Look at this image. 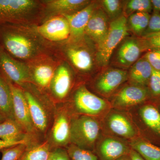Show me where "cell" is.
I'll return each instance as SVG.
<instances>
[{
  "instance_id": "cell-6",
  "label": "cell",
  "mask_w": 160,
  "mask_h": 160,
  "mask_svg": "<svg viewBox=\"0 0 160 160\" xmlns=\"http://www.w3.org/2000/svg\"><path fill=\"white\" fill-rule=\"evenodd\" d=\"M102 133L101 120L87 116L72 115L70 144L93 152Z\"/></svg>"
},
{
  "instance_id": "cell-34",
  "label": "cell",
  "mask_w": 160,
  "mask_h": 160,
  "mask_svg": "<svg viewBox=\"0 0 160 160\" xmlns=\"http://www.w3.org/2000/svg\"><path fill=\"white\" fill-rule=\"evenodd\" d=\"M148 86L150 92L155 97L160 96V71L152 69Z\"/></svg>"
},
{
  "instance_id": "cell-26",
  "label": "cell",
  "mask_w": 160,
  "mask_h": 160,
  "mask_svg": "<svg viewBox=\"0 0 160 160\" xmlns=\"http://www.w3.org/2000/svg\"><path fill=\"white\" fill-rule=\"evenodd\" d=\"M130 147L145 160H160V147L142 137L129 142Z\"/></svg>"
},
{
  "instance_id": "cell-35",
  "label": "cell",
  "mask_w": 160,
  "mask_h": 160,
  "mask_svg": "<svg viewBox=\"0 0 160 160\" xmlns=\"http://www.w3.org/2000/svg\"><path fill=\"white\" fill-rule=\"evenodd\" d=\"M48 160H71L66 148L52 147L50 150Z\"/></svg>"
},
{
  "instance_id": "cell-16",
  "label": "cell",
  "mask_w": 160,
  "mask_h": 160,
  "mask_svg": "<svg viewBox=\"0 0 160 160\" xmlns=\"http://www.w3.org/2000/svg\"><path fill=\"white\" fill-rule=\"evenodd\" d=\"M131 149L127 141L102 132L96 144L93 152L98 160H117L129 154Z\"/></svg>"
},
{
  "instance_id": "cell-39",
  "label": "cell",
  "mask_w": 160,
  "mask_h": 160,
  "mask_svg": "<svg viewBox=\"0 0 160 160\" xmlns=\"http://www.w3.org/2000/svg\"><path fill=\"white\" fill-rule=\"evenodd\" d=\"M128 155L131 160H145L138 152L132 149Z\"/></svg>"
},
{
  "instance_id": "cell-38",
  "label": "cell",
  "mask_w": 160,
  "mask_h": 160,
  "mask_svg": "<svg viewBox=\"0 0 160 160\" xmlns=\"http://www.w3.org/2000/svg\"><path fill=\"white\" fill-rule=\"evenodd\" d=\"M27 142H7V141H3V140H0V152L1 151V150L5 149V148H7V147H10V146H15V145Z\"/></svg>"
},
{
  "instance_id": "cell-8",
  "label": "cell",
  "mask_w": 160,
  "mask_h": 160,
  "mask_svg": "<svg viewBox=\"0 0 160 160\" xmlns=\"http://www.w3.org/2000/svg\"><path fill=\"white\" fill-rule=\"evenodd\" d=\"M81 82L66 62L62 60L55 72L47 94L55 104H63L69 99Z\"/></svg>"
},
{
  "instance_id": "cell-41",
  "label": "cell",
  "mask_w": 160,
  "mask_h": 160,
  "mask_svg": "<svg viewBox=\"0 0 160 160\" xmlns=\"http://www.w3.org/2000/svg\"><path fill=\"white\" fill-rule=\"evenodd\" d=\"M117 160H131L129 158V155H126L121 157Z\"/></svg>"
},
{
  "instance_id": "cell-29",
  "label": "cell",
  "mask_w": 160,
  "mask_h": 160,
  "mask_svg": "<svg viewBox=\"0 0 160 160\" xmlns=\"http://www.w3.org/2000/svg\"><path fill=\"white\" fill-rule=\"evenodd\" d=\"M151 1L149 0H130L127 1L124 6L123 12L125 16H129L136 12L149 13L152 10Z\"/></svg>"
},
{
  "instance_id": "cell-14",
  "label": "cell",
  "mask_w": 160,
  "mask_h": 160,
  "mask_svg": "<svg viewBox=\"0 0 160 160\" xmlns=\"http://www.w3.org/2000/svg\"><path fill=\"white\" fill-rule=\"evenodd\" d=\"M148 97L146 87L128 84L122 86L108 101L112 109L128 111L145 102Z\"/></svg>"
},
{
  "instance_id": "cell-42",
  "label": "cell",
  "mask_w": 160,
  "mask_h": 160,
  "mask_svg": "<svg viewBox=\"0 0 160 160\" xmlns=\"http://www.w3.org/2000/svg\"><path fill=\"white\" fill-rule=\"evenodd\" d=\"M5 118L2 115V113L0 112V123L3 122L4 120H6Z\"/></svg>"
},
{
  "instance_id": "cell-23",
  "label": "cell",
  "mask_w": 160,
  "mask_h": 160,
  "mask_svg": "<svg viewBox=\"0 0 160 160\" xmlns=\"http://www.w3.org/2000/svg\"><path fill=\"white\" fill-rule=\"evenodd\" d=\"M0 140L34 144L25 130L14 120L6 119L0 123Z\"/></svg>"
},
{
  "instance_id": "cell-24",
  "label": "cell",
  "mask_w": 160,
  "mask_h": 160,
  "mask_svg": "<svg viewBox=\"0 0 160 160\" xmlns=\"http://www.w3.org/2000/svg\"><path fill=\"white\" fill-rule=\"evenodd\" d=\"M152 69L145 58L139 59L128 72V83L133 86L146 87L148 86Z\"/></svg>"
},
{
  "instance_id": "cell-32",
  "label": "cell",
  "mask_w": 160,
  "mask_h": 160,
  "mask_svg": "<svg viewBox=\"0 0 160 160\" xmlns=\"http://www.w3.org/2000/svg\"><path fill=\"white\" fill-rule=\"evenodd\" d=\"M66 148L71 160H98L93 152L81 149L71 144Z\"/></svg>"
},
{
  "instance_id": "cell-20",
  "label": "cell",
  "mask_w": 160,
  "mask_h": 160,
  "mask_svg": "<svg viewBox=\"0 0 160 160\" xmlns=\"http://www.w3.org/2000/svg\"><path fill=\"white\" fill-rule=\"evenodd\" d=\"M114 62L123 68L132 66L139 58L143 51L139 38L126 37L118 45Z\"/></svg>"
},
{
  "instance_id": "cell-21",
  "label": "cell",
  "mask_w": 160,
  "mask_h": 160,
  "mask_svg": "<svg viewBox=\"0 0 160 160\" xmlns=\"http://www.w3.org/2000/svg\"><path fill=\"white\" fill-rule=\"evenodd\" d=\"M110 22L106 12L98 6L89 19L85 29V36L91 40L97 47L106 38Z\"/></svg>"
},
{
  "instance_id": "cell-1",
  "label": "cell",
  "mask_w": 160,
  "mask_h": 160,
  "mask_svg": "<svg viewBox=\"0 0 160 160\" xmlns=\"http://www.w3.org/2000/svg\"><path fill=\"white\" fill-rule=\"evenodd\" d=\"M36 25H0V46L12 58L25 63L44 55L57 53L55 46L41 37Z\"/></svg>"
},
{
  "instance_id": "cell-30",
  "label": "cell",
  "mask_w": 160,
  "mask_h": 160,
  "mask_svg": "<svg viewBox=\"0 0 160 160\" xmlns=\"http://www.w3.org/2000/svg\"><path fill=\"white\" fill-rule=\"evenodd\" d=\"M102 9L111 21L119 18L124 9V1L118 0H103L101 1Z\"/></svg>"
},
{
  "instance_id": "cell-17",
  "label": "cell",
  "mask_w": 160,
  "mask_h": 160,
  "mask_svg": "<svg viewBox=\"0 0 160 160\" xmlns=\"http://www.w3.org/2000/svg\"><path fill=\"white\" fill-rule=\"evenodd\" d=\"M127 112L139 131L146 128L160 138V111L157 107L144 103Z\"/></svg>"
},
{
  "instance_id": "cell-31",
  "label": "cell",
  "mask_w": 160,
  "mask_h": 160,
  "mask_svg": "<svg viewBox=\"0 0 160 160\" xmlns=\"http://www.w3.org/2000/svg\"><path fill=\"white\" fill-rule=\"evenodd\" d=\"M29 146L28 143H23L5 148L1 150L0 160H20Z\"/></svg>"
},
{
  "instance_id": "cell-5",
  "label": "cell",
  "mask_w": 160,
  "mask_h": 160,
  "mask_svg": "<svg viewBox=\"0 0 160 160\" xmlns=\"http://www.w3.org/2000/svg\"><path fill=\"white\" fill-rule=\"evenodd\" d=\"M65 104L72 115L87 116L100 120L112 109L108 100L90 91L85 82L78 84Z\"/></svg>"
},
{
  "instance_id": "cell-18",
  "label": "cell",
  "mask_w": 160,
  "mask_h": 160,
  "mask_svg": "<svg viewBox=\"0 0 160 160\" xmlns=\"http://www.w3.org/2000/svg\"><path fill=\"white\" fill-rule=\"evenodd\" d=\"M0 70L7 79L18 86L31 83L27 64L12 58L1 46Z\"/></svg>"
},
{
  "instance_id": "cell-12",
  "label": "cell",
  "mask_w": 160,
  "mask_h": 160,
  "mask_svg": "<svg viewBox=\"0 0 160 160\" xmlns=\"http://www.w3.org/2000/svg\"><path fill=\"white\" fill-rule=\"evenodd\" d=\"M7 80L12 94L15 120L26 132L33 144L46 140L41 137L35 128L22 90L20 86Z\"/></svg>"
},
{
  "instance_id": "cell-9",
  "label": "cell",
  "mask_w": 160,
  "mask_h": 160,
  "mask_svg": "<svg viewBox=\"0 0 160 160\" xmlns=\"http://www.w3.org/2000/svg\"><path fill=\"white\" fill-rule=\"evenodd\" d=\"M127 19L124 15L111 21L106 38L96 47L98 65L105 66L109 64L115 49L129 35Z\"/></svg>"
},
{
  "instance_id": "cell-13",
  "label": "cell",
  "mask_w": 160,
  "mask_h": 160,
  "mask_svg": "<svg viewBox=\"0 0 160 160\" xmlns=\"http://www.w3.org/2000/svg\"><path fill=\"white\" fill-rule=\"evenodd\" d=\"M72 116L65 103L57 105L54 120L46 138L51 148H66L70 144Z\"/></svg>"
},
{
  "instance_id": "cell-40",
  "label": "cell",
  "mask_w": 160,
  "mask_h": 160,
  "mask_svg": "<svg viewBox=\"0 0 160 160\" xmlns=\"http://www.w3.org/2000/svg\"><path fill=\"white\" fill-rule=\"evenodd\" d=\"M151 2L154 12L160 13V0H152Z\"/></svg>"
},
{
  "instance_id": "cell-2",
  "label": "cell",
  "mask_w": 160,
  "mask_h": 160,
  "mask_svg": "<svg viewBox=\"0 0 160 160\" xmlns=\"http://www.w3.org/2000/svg\"><path fill=\"white\" fill-rule=\"evenodd\" d=\"M57 53L69 64L81 82L86 83L91 79L96 60V46L86 36L77 40H69L55 46Z\"/></svg>"
},
{
  "instance_id": "cell-36",
  "label": "cell",
  "mask_w": 160,
  "mask_h": 160,
  "mask_svg": "<svg viewBox=\"0 0 160 160\" xmlns=\"http://www.w3.org/2000/svg\"><path fill=\"white\" fill-rule=\"evenodd\" d=\"M152 69L160 71V49L150 50L144 57Z\"/></svg>"
},
{
  "instance_id": "cell-4",
  "label": "cell",
  "mask_w": 160,
  "mask_h": 160,
  "mask_svg": "<svg viewBox=\"0 0 160 160\" xmlns=\"http://www.w3.org/2000/svg\"><path fill=\"white\" fill-rule=\"evenodd\" d=\"M42 0H0V25H38L43 15Z\"/></svg>"
},
{
  "instance_id": "cell-37",
  "label": "cell",
  "mask_w": 160,
  "mask_h": 160,
  "mask_svg": "<svg viewBox=\"0 0 160 160\" xmlns=\"http://www.w3.org/2000/svg\"><path fill=\"white\" fill-rule=\"evenodd\" d=\"M159 32H160V13L154 12L150 16L148 27L143 36Z\"/></svg>"
},
{
  "instance_id": "cell-11",
  "label": "cell",
  "mask_w": 160,
  "mask_h": 160,
  "mask_svg": "<svg viewBox=\"0 0 160 160\" xmlns=\"http://www.w3.org/2000/svg\"><path fill=\"white\" fill-rule=\"evenodd\" d=\"M128 80V72L110 68L86 83V86L100 97L108 100Z\"/></svg>"
},
{
  "instance_id": "cell-19",
  "label": "cell",
  "mask_w": 160,
  "mask_h": 160,
  "mask_svg": "<svg viewBox=\"0 0 160 160\" xmlns=\"http://www.w3.org/2000/svg\"><path fill=\"white\" fill-rule=\"evenodd\" d=\"M42 2L44 8L43 18L41 23L53 17L74 14L88 6L92 1L89 0H42Z\"/></svg>"
},
{
  "instance_id": "cell-3",
  "label": "cell",
  "mask_w": 160,
  "mask_h": 160,
  "mask_svg": "<svg viewBox=\"0 0 160 160\" xmlns=\"http://www.w3.org/2000/svg\"><path fill=\"white\" fill-rule=\"evenodd\" d=\"M20 87L26 98L35 128L41 137L46 140L54 120L56 104L47 93L32 83H25Z\"/></svg>"
},
{
  "instance_id": "cell-25",
  "label": "cell",
  "mask_w": 160,
  "mask_h": 160,
  "mask_svg": "<svg viewBox=\"0 0 160 160\" xmlns=\"http://www.w3.org/2000/svg\"><path fill=\"white\" fill-rule=\"evenodd\" d=\"M0 112L6 119L15 120L13 101L8 80L0 70Z\"/></svg>"
},
{
  "instance_id": "cell-10",
  "label": "cell",
  "mask_w": 160,
  "mask_h": 160,
  "mask_svg": "<svg viewBox=\"0 0 160 160\" xmlns=\"http://www.w3.org/2000/svg\"><path fill=\"white\" fill-rule=\"evenodd\" d=\"M62 60L57 53H52L41 56L26 63L31 83L47 93L55 72Z\"/></svg>"
},
{
  "instance_id": "cell-28",
  "label": "cell",
  "mask_w": 160,
  "mask_h": 160,
  "mask_svg": "<svg viewBox=\"0 0 160 160\" xmlns=\"http://www.w3.org/2000/svg\"><path fill=\"white\" fill-rule=\"evenodd\" d=\"M150 16L147 12H136L129 15L127 18L129 31L137 36H142L148 27Z\"/></svg>"
},
{
  "instance_id": "cell-33",
  "label": "cell",
  "mask_w": 160,
  "mask_h": 160,
  "mask_svg": "<svg viewBox=\"0 0 160 160\" xmlns=\"http://www.w3.org/2000/svg\"><path fill=\"white\" fill-rule=\"evenodd\" d=\"M139 39L144 51L160 49V32L143 36Z\"/></svg>"
},
{
  "instance_id": "cell-22",
  "label": "cell",
  "mask_w": 160,
  "mask_h": 160,
  "mask_svg": "<svg viewBox=\"0 0 160 160\" xmlns=\"http://www.w3.org/2000/svg\"><path fill=\"white\" fill-rule=\"evenodd\" d=\"M97 2H92L80 11L70 15L64 16L68 20L70 26L69 40L81 39L85 36V29L93 12L98 7Z\"/></svg>"
},
{
  "instance_id": "cell-15",
  "label": "cell",
  "mask_w": 160,
  "mask_h": 160,
  "mask_svg": "<svg viewBox=\"0 0 160 160\" xmlns=\"http://www.w3.org/2000/svg\"><path fill=\"white\" fill-rule=\"evenodd\" d=\"M36 28L41 37L53 46L66 43L70 38L69 22L64 16L50 18L36 25Z\"/></svg>"
},
{
  "instance_id": "cell-7",
  "label": "cell",
  "mask_w": 160,
  "mask_h": 160,
  "mask_svg": "<svg viewBox=\"0 0 160 160\" xmlns=\"http://www.w3.org/2000/svg\"><path fill=\"white\" fill-rule=\"evenodd\" d=\"M102 132L128 142L142 137L127 111L112 109L101 120Z\"/></svg>"
},
{
  "instance_id": "cell-27",
  "label": "cell",
  "mask_w": 160,
  "mask_h": 160,
  "mask_svg": "<svg viewBox=\"0 0 160 160\" xmlns=\"http://www.w3.org/2000/svg\"><path fill=\"white\" fill-rule=\"evenodd\" d=\"M51 149L47 140L29 145L20 160H48Z\"/></svg>"
}]
</instances>
